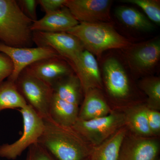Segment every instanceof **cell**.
<instances>
[{
    "instance_id": "cell-15",
    "label": "cell",
    "mask_w": 160,
    "mask_h": 160,
    "mask_svg": "<svg viewBox=\"0 0 160 160\" xmlns=\"http://www.w3.org/2000/svg\"><path fill=\"white\" fill-rule=\"evenodd\" d=\"M74 73L81 82L84 94L90 89H102V78L98 64L94 56L87 50L83 52L81 63Z\"/></svg>"
},
{
    "instance_id": "cell-10",
    "label": "cell",
    "mask_w": 160,
    "mask_h": 160,
    "mask_svg": "<svg viewBox=\"0 0 160 160\" xmlns=\"http://www.w3.org/2000/svg\"><path fill=\"white\" fill-rule=\"evenodd\" d=\"M0 52L8 56L12 62L13 71L7 80L14 82L20 73L31 64L44 59L59 56L49 47L37 46L36 48H15L1 43Z\"/></svg>"
},
{
    "instance_id": "cell-6",
    "label": "cell",
    "mask_w": 160,
    "mask_h": 160,
    "mask_svg": "<svg viewBox=\"0 0 160 160\" xmlns=\"http://www.w3.org/2000/svg\"><path fill=\"white\" fill-rule=\"evenodd\" d=\"M32 41L38 47L53 49L70 64L73 71L81 62L82 54L85 50L77 38L67 32H32Z\"/></svg>"
},
{
    "instance_id": "cell-14",
    "label": "cell",
    "mask_w": 160,
    "mask_h": 160,
    "mask_svg": "<svg viewBox=\"0 0 160 160\" xmlns=\"http://www.w3.org/2000/svg\"><path fill=\"white\" fill-rule=\"evenodd\" d=\"M79 23L69 9L64 6L59 10L46 14L40 20L33 22L31 30L32 32H67Z\"/></svg>"
},
{
    "instance_id": "cell-19",
    "label": "cell",
    "mask_w": 160,
    "mask_h": 160,
    "mask_svg": "<svg viewBox=\"0 0 160 160\" xmlns=\"http://www.w3.org/2000/svg\"><path fill=\"white\" fill-rule=\"evenodd\" d=\"M79 106L61 99L53 93L49 109L50 120L66 127H72L78 119Z\"/></svg>"
},
{
    "instance_id": "cell-3",
    "label": "cell",
    "mask_w": 160,
    "mask_h": 160,
    "mask_svg": "<svg viewBox=\"0 0 160 160\" xmlns=\"http://www.w3.org/2000/svg\"><path fill=\"white\" fill-rule=\"evenodd\" d=\"M67 32L77 38L85 50L98 57L106 50L126 48L131 45L108 23H79Z\"/></svg>"
},
{
    "instance_id": "cell-1",
    "label": "cell",
    "mask_w": 160,
    "mask_h": 160,
    "mask_svg": "<svg viewBox=\"0 0 160 160\" xmlns=\"http://www.w3.org/2000/svg\"><path fill=\"white\" fill-rule=\"evenodd\" d=\"M44 131L38 143L56 160H86L92 146L72 127L43 119Z\"/></svg>"
},
{
    "instance_id": "cell-18",
    "label": "cell",
    "mask_w": 160,
    "mask_h": 160,
    "mask_svg": "<svg viewBox=\"0 0 160 160\" xmlns=\"http://www.w3.org/2000/svg\"><path fill=\"white\" fill-rule=\"evenodd\" d=\"M128 130L123 126L102 143L92 146L89 160H118L120 150Z\"/></svg>"
},
{
    "instance_id": "cell-31",
    "label": "cell",
    "mask_w": 160,
    "mask_h": 160,
    "mask_svg": "<svg viewBox=\"0 0 160 160\" xmlns=\"http://www.w3.org/2000/svg\"><path fill=\"white\" fill-rule=\"evenodd\" d=\"M158 160H160V159H158Z\"/></svg>"
},
{
    "instance_id": "cell-25",
    "label": "cell",
    "mask_w": 160,
    "mask_h": 160,
    "mask_svg": "<svg viewBox=\"0 0 160 160\" xmlns=\"http://www.w3.org/2000/svg\"><path fill=\"white\" fill-rule=\"evenodd\" d=\"M26 160H56L46 149L38 143L28 148Z\"/></svg>"
},
{
    "instance_id": "cell-24",
    "label": "cell",
    "mask_w": 160,
    "mask_h": 160,
    "mask_svg": "<svg viewBox=\"0 0 160 160\" xmlns=\"http://www.w3.org/2000/svg\"><path fill=\"white\" fill-rule=\"evenodd\" d=\"M122 2L134 4L140 7L150 21L159 25L160 3L157 0H122Z\"/></svg>"
},
{
    "instance_id": "cell-23",
    "label": "cell",
    "mask_w": 160,
    "mask_h": 160,
    "mask_svg": "<svg viewBox=\"0 0 160 160\" xmlns=\"http://www.w3.org/2000/svg\"><path fill=\"white\" fill-rule=\"evenodd\" d=\"M139 87L147 95L146 106L150 109H160V79L157 77H146L140 80Z\"/></svg>"
},
{
    "instance_id": "cell-9",
    "label": "cell",
    "mask_w": 160,
    "mask_h": 160,
    "mask_svg": "<svg viewBox=\"0 0 160 160\" xmlns=\"http://www.w3.org/2000/svg\"><path fill=\"white\" fill-rule=\"evenodd\" d=\"M128 48L126 52V60L132 72L136 75L148 74L158 63L160 58V40L158 38Z\"/></svg>"
},
{
    "instance_id": "cell-27",
    "label": "cell",
    "mask_w": 160,
    "mask_h": 160,
    "mask_svg": "<svg viewBox=\"0 0 160 160\" xmlns=\"http://www.w3.org/2000/svg\"><path fill=\"white\" fill-rule=\"evenodd\" d=\"M13 66L10 58L5 53L0 52V85L12 73Z\"/></svg>"
},
{
    "instance_id": "cell-26",
    "label": "cell",
    "mask_w": 160,
    "mask_h": 160,
    "mask_svg": "<svg viewBox=\"0 0 160 160\" xmlns=\"http://www.w3.org/2000/svg\"><path fill=\"white\" fill-rule=\"evenodd\" d=\"M147 117L148 125L152 134L154 137L158 136L160 133V112L147 107Z\"/></svg>"
},
{
    "instance_id": "cell-28",
    "label": "cell",
    "mask_w": 160,
    "mask_h": 160,
    "mask_svg": "<svg viewBox=\"0 0 160 160\" xmlns=\"http://www.w3.org/2000/svg\"><path fill=\"white\" fill-rule=\"evenodd\" d=\"M19 6L24 14L33 22L37 20V6L38 1L36 0H19L17 1Z\"/></svg>"
},
{
    "instance_id": "cell-20",
    "label": "cell",
    "mask_w": 160,
    "mask_h": 160,
    "mask_svg": "<svg viewBox=\"0 0 160 160\" xmlns=\"http://www.w3.org/2000/svg\"><path fill=\"white\" fill-rule=\"evenodd\" d=\"M53 93L61 99L79 106L84 92L78 78L72 73L60 79L51 86Z\"/></svg>"
},
{
    "instance_id": "cell-22",
    "label": "cell",
    "mask_w": 160,
    "mask_h": 160,
    "mask_svg": "<svg viewBox=\"0 0 160 160\" xmlns=\"http://www.w3.org/2000/svg\"><path fill=\"white\" fill-rule=\"evenodd\" d=\"M27 106L14 82L7 80L0 85V112L5 109H22Z\"/></svg>"
},
{
    "instance_id": "cell-11",
    "label": "cell",
    "mask_w": 160,
    "mask_h": 160,
    "mask_svg": "<svg viewBox=\"0 0 160 160\" xmlns=\"http://www.w3.org/2000/svg\"><path fill=\"white\" fill-rule=\"evenodd\" d=\"M112 1L66 0L64 6L79 23H108Z\"/></svg>"
},
{
    "instance_id": "cell-16",
    "label": "cell",
    "mask_w": 160,
    "mask_h": 160,
    "mask_svg": "<svg viewBox=\"0 0 160 160\" xmlns=\"http://www.w3.org/2000/svg\"><path fill=\"white\" fill-rule=\"evenodd\" d=\"M111 109L100 89H90L84 93L79 111V119L88 121L110 114Z\"/></svg>"
},
{
    "instance_id": "cell-17",
    "label": "cell",
    "mask_w": 160,
    "mask_h": 160,
    "mask_svg": "<svg viewBox=\"0 0 160 160\" xmlns=\"http://www.w3.org/2000/svg\"><path fill=\"white\" fill-rule=\"evenodd\" d=\"M146 104H137L126 106L122 111L128 131L143 137H154L148 125Z\"/></svg>"
},
{
    "instance_id": "cell-21",
    "label": "cell",
    "mask_w": 160,
    "mask_h": 160,
    "mask_svg": "<svg viewBox=\"0 0 160 160\" xmlns=\"http://www.w3.org/2000/svg\"><path fill=\"white\" fill-rule=\"evenodd\" d=\"M115 13L120 22L131 29L144 32H150L154 29V26L149 18L132 7L119 6Z\"/></svg>"
},
{
    "instance_id": "cell-30",
    "label": "cell",
    "mask_w": 160,
    "mask_h": 160,
    "mask_svg": "<svg viewBox=\"0 0 160 160\" xmlns=\"http://www.w3.org/2000/svg\"><path fill=\"white\" fill-rule=\"evenodd\" d=\"M86 160H89V158H87V159H86Z\"/></svg>"
},
{
    "instance_id": "cell-29",
    "label": "cell",
    "mask_w": 160,
    "mask_h": 160,
    "mask_svg": "<svg viewBox=\"0 0 160 160\" xmlns=\"http://www.w3.org/2000/svg\"><path fill=\"white\" fill-rule=\"evenodd\" d=\"M66 0H38L39 4L46 14L53 12L64 7Z\"/></svg>"
},
{
    "instance_id": "cell-2",
    "label": "cell",
    "mask_w": 160,
    "mask_h": 160,
    "mask_svg": "<svg viewBox=\"0 0 160 160\" xmlns=\"http://www.w3.org/2000/svg\"><path fill=\"white\" fill-rule=\"evenodd\" d=\"M32 22L22 11L17 1L0 0V43L15 48L31 47Z\"/></svg>"
},
{
    "instance_id": "cell-8",
    "label": "cell",
    "mask_w": 160,
    "mask_h": 160,
    "mask_svg": "<svg viewBox=\"0 0 160 160\" xmlns=\"http://www.w3.org/2000/svg\"><path fill=\"white\" fill-rule=\"evenodd\" d=\"M102 72L103 83L111 99L117 102L129 99L132 93L131 84L119 60L112 57L106 59L103 63Z\"/></svg>"
},
{
    "instance_id": "cell-13",
    "label": "cell",
    "mask_w": 160,
    "mask_h": 160,
    "mask_svg": "<svg viewBox=\"0 0 160 160\" xmlns=\"http://www.w3.org/2000/svg\"><path fill=\"white\" fill-rule=\"evenodd\" d=\"M26 69L51 87L60 79L74 73L70 64L59 56L40 60Z\"/></svg>"
},
{
    "instance_id": "cell-5",
    "label": "cell",
    "mask_w": 160,
    "mask_h": 160,
    "mask_svg": "<svg viewBox=\"0 0 160 160\" xmlns=\"http://www.w3.org/2000/svg\"><path fill=\"white\" fill-rule=\"evenodd\" d=\"M18 110L23 118V134L14 142L0 146V157L9 160L16 159L26 149L38 143L44 131L43 119L31 106L27 105Z\"/></svg>"
},
{
    "instance_id": "cell-4",
    "label": "cell",
    "mask_w": 160,
    "mask_h": 160,
    "mask_svg": "<svg viewBox=\"0 0 160 160\" xmlns=\"http://www.w3.org/2000/svg\"><path fill=\"white\" fill-rule=\"evenodd\" d=\"M15 83L27 105L43 119H50L49 106L53 94L51 86L26 69L20 73Z\"/></svg>"
},
{
    "instance_id": "cell-7",
    "label": "cell",
    "mask_w": 160,
    "mask_h": 160,
    "mask_svg": "<svg viewBox=\"0 0 160 160\" xmlns=\"http://www.w3.org/2000/svg\"><path fill=\"white\" fill-rule=\"evenodd\" d=\"M125 126L122 112L113 110L103 117L88 121L78 119L72 127L92 147L102 143Z\"/></svg>"
},
{
    "instance_id": "cell-12",
    "label": "cell",
    "mask_w": 160,
    "mask_h": 160,
    "mask_svg": "<svg viewBox=\"0 0 160 160\" xmlns=\"http://www.w3.org/2000/svg\"><path fill=\"white\" fill-rule=\"evenodd\" d=\"M158 141L155 137H143L128 131L120 149L118 160H158Z\"/></svg>"
}]
</instances>
